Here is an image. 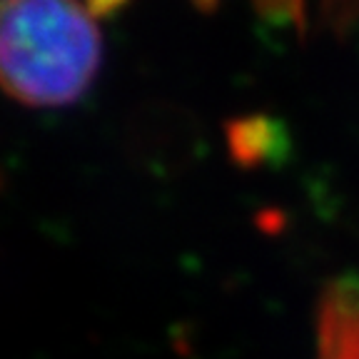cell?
<instances>
[{"label": "cell", "mask_w": 359, "mask_h": 359, "mask_svg": "<svg viewBox=\"0 0 359 359\" xmlns=\"http://www.w3.org/2000/svg\"><path fill=\"white\" fill-rule=\"evenodd\" d=\"M102 62L95 15L80 0H0V90L30 107L80 100Z\"/></svg>", "instance_id": "1"}, {"label": "cell", "mask_w": 359, "mask_h": 359, "mask_svg": "<svg viewBox=\"0 0 359 359\" xmlns=\"http://www.w3.org/2000/svg\"><path fill=\"white\" fill-rule=\"evenodd\" d=\"M317 359H359V277H337L322 290Z\"/></svg>", "instance_id": "2"}, {"label": "cell", "mask_w": 359, "mask_h": 359, "mask_svg": "<svg viewBox=\"0 0 359 359\" xmlns=\"http://www.w3.org/2000/svg\"><path fill=\"white\" fill-rule=\"evenodd\" d=\"M227 145L242 168H257L267 160H280L287 137L282 135V125L277 120L252 115L230 123Z\"/></svg>", "instance_id": "3"}, {"label": "cell", "mask_w": 359, "mask_h": 359, "mask_svg": "<svg viewBox=\"0 0 359 359\" xmlns=\"http://www.w3.org/2000/svg\"><path fill=\"white\" fill-rule=\"evenodd\" d=\"M255 11L259 20L269 22L280 30H304V0H255Z\"/></svg>", "instance_id": "4"}, {"label": "cell", "mask_w": 359, "mask_h": 359, "mask_svg": "<svg viewBox=\"0 0 359 359\" xmlns=\"http://www.w3.org/2000/svg\"><path fill=\"white\" fill-rule=\"evenodd\" d=\"M322 20L334 38H344L357 28L359 0H322Z\"/></svg>", "instance_id": "5"}, {"label": "cell", "mask_w": 359, "mask_h": 359, "mask_svg": "<svg viewBox=\"0 0 359 359\" xmlns=\"http://www.w3.org/2000/svg\"><path fill=\"white\" fill-rule=\"evenodd\" d=\"M85 6L95 18H110L123 11L128 6V0H85Z\"/></svg>", "instance_id": "6"}, {"label": "cell", "mask_w": 359, "mask_h": 359, "mask_svg": "<svg viewBox=\"0 0 359 359\" xmlns=\"http://www.w3.org/2000/svg\"><path fill=\"white\" fill-rule=\"evenodd\" d=\"M217 3H219V0H192V6H195L197 11H205V13L215 11V8H217Z\"/></svg>", "instance_id": "7"}]
</instances>
